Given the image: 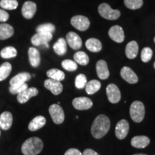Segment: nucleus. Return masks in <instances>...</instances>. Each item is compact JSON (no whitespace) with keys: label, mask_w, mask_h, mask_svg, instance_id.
<instances>
[{"label":"nucleus","mask_w":155,"mask_h":155,"mask_svg":"<svg viewBox=\"0 0 155 155\" xmlns=\"http://www.w3.org/2000/svg\"><path fill=\"white\" fill-rule=\"evenodd\" d=\"M124 5L130 9H138L143 5V0H124Z\"/></svg>","instance_id":"34"},{"label":"nucleus","mask_w":155,"mask_h":155,"mask_svg":"<svg viewBox=\"0 0 155 155\" xmlns=\"http://www.w3.org/2000/svg\"><path fill=\"white\" fill-rule=\"evenodd\" d=\"M86 47L89 51L98 53L102 49V44L98 39L90 38L86 42Z\"/></svg>","instance_id":"25"},{"label":"nucleus","mask_w":155,"mask_h":155,"mask_svg":"<svg viewBox=\"0 0 155 155\" xmlns=\"http://www.w3.org/2000/svg\"><path fill=\"white\" fill-rule=\"evenodd\" d=\"M44 86L48 90L51 91L54 95H59L63 91V86L61 81H58L53 79H48L45 81Z\"/></svg>","instance_id":"10"},{"label":"nucleus","mask_w":155,"mask_h":155,"mask_svg":"<svg viewBox=\"0 0 155 155\" xmlns=\"http://www.w3.org/2000/svg\"><path fill=\"white\" fill-rule=\"evenodd\" d=\"M108 35L111 38V40H113L114 42H122L124 40V30L119 25H115L112 28H110L108 31Z\"/></svg>","instance_id":"13"},{"label":"nucleus","mask_w":155,"mask_h":155,"mask_svg":"<svg viewBox=\"0 0 155 155\" xmlns=\"http://www.w3.org/2000/svg\"><path fill=\"white\" fill-rule=\"evenodd\" d=\"M53 38V35L50 33H38L32 37L31 39V42L33 45L40 46V45H45L48 44L50 40Z\"/></svg>","instance_id":"11"},{"label":"nucleus","mask_w":155,"mask_h":155,"mask_svg":"<svg viewBox=\"0 0 155 155\" xmlns=\"http://www.w3.org/2000/svg\"><path fill=\"white\" fill-rule=\"evenodd\" d=\"M96 72L98 78L101 80H106L109 77V71H108L107 63L105 61L100 60L96 63Z\"/></svg>","instance_id":"17"},{"label":"nucleus","mask_w":155,"mask_h":155,"mask_svg":"<svg viewBox=\"0 0 155 155\" xmlns=\"http://www.w3.org/2000/svg\"><path fill=\"white\" fill-rule=\"evenodd\" d=\"M28 88V84L25 83L21 85H17V86H10L9 87V92L12 94H19Z\"/></svg>","instance_id":"38"},{"label":"nucleus","mask_w":155,"mask_h":155,"mask_svg":"<svg viewBox=\"0 0 155 155\" xmlns=\"http://www.w3.org/2000/svg\"><path fill=\"white\" fill-rule=\"evenodd\" d=\"M73 106L77 110H88L93 106V102L86 97H78L73 101Z\"/></svg>","instance_id":"9"},{"label":"nucleus","mask_w":155,"mask_h":155,"mask_svg":"<svg viewBox=\"0 0 155 155\" xmlns=\"http://www.w3.org/2000/svg\"><path fill=\"white\" fill-rule=\"evenodd\" d=\"M98 12L101 16L108 20H115L119 18L121 13L117 9H113L108 4L103 3L98 7Z\"/></svg>","instance_id":"4"},{"label":"nucleus","mask_w":155,"mask_h":155,"mask_svg":"<svg viewBox=\"0 0 155 155\" xmlns=\"http://www.w3.org/2000/svg\"><path fill=\"white\" fill-rule=\"evenodd\" d=\"M12 71V65L9 63H4L0 66V81L5 80L9 76Z\"/></svg>","instance_id":"31"},{"label":"nucleus","mask_w":155,"mask_h":155,"mask_svg":"<svg viewBox=\"0 0 155 155\" xmlns=\"http://www.w3.org/2000/svg\"><path fill=\"white\" fill-rule=\"evenodd\" d=\"M129 130V124L126 119H121L118 122L116 126L115 134L119 139L126 138Z\"/></svg>","instance_id":"7"},{"label":"nucleus","mask_w":155,"mask_h":155,"mask_svg":"<svg viewBox=\"0 0 155 155\" xmlns=\"http://www.w3.org/2000/svg\"><path fill=\"white\" fill-rule=\"evenodd\" d=\"M130 116L131 119L136 123H140L145 116V107L142 102L136 101L130 106Z\"/></svg>","instance_id":"3"},{"label":"nucleus","mask_w":155,"mask_h":155,"mask_svg":"<svg viewBox=\"0 0 155 155\" xmlns=\"http://www.w3.org/2000/svg\"><path fill=\"white\" fill-rule=\"evenodd\" d=\"M154 68H155V62H154Z\"/></svg>","instance_id":"43"},{"label":"nucleus","mask_w":155,"mask_h":155,"mask_svg":"<svg viewBox=\"0 0 155 155\" xmlns=\"http://www.w3.org/2000/svg\"><path fill=\"white\" fill-rule=\"evenodd\" d=\"M139 46L136 41H131L126 47V55L129 59H134L138 55Z\"/></svg>","instance_id":"23"},{"label":"nucleus","mask_w":155,"mask_h":155,"mask_svg":"<svg viewBox=\"0 0 155 155\" xmlns=\"http://www.w3.org/2000/svg\"><path fill=\"white\" fill-rule=\"evenodd\" d=\"M14 34V29L8 24H0V40H7Z\"/></svg>","instance_id":"24"},{"label":"nucleus","mask_w":155,"mask_h":155,"mask_svg":"<svg viewBox=\"0 0 155 155\" xmlns=\"http://www.w3.org/2000/svg\"><path fill=\"white\" fill-rule=\"evenodd\" d=\"M46 119L44 116H38L35 118H34L30 123L29 124L28 129L31 131H35L39 130L45 125Z\"/></svg>","instance_id":"20"},{"label":"nucleus","mask_w":155,"mask_h":155,"mask_svg":"<svg viewBox=\"0 0 155 155\" xmlns=\"http://www.w3.org/2000/svg\"><path fill=\"white\" fill-rule=\"evenodd\" d=\"M154 42H155V38H154Z\"/></svg>","instance_id":"44"},{"label":"nucleus","mask_w":155,"mask_h":155,"mask_svg":"<svg viewBox=\"0 0 155 155\" xmlns=\"http://www.w3.org/2000/svg\"><path fill=\"white\" fill-rule=\"evenodd\" d=\"M66 42L73 50L80 49L82 46V40L78 35L74 32H70L66 35Z\"/></svg>","instance_id":"12"},{"label":"nucleus","mask_w":155,"mask_h":155,"mask_svg":"<svg viewBox=\"0 0 155 155\" xmlns=\"http://www.w3.org/2000/svg\"><path fill=\"white\" fill-rule=\"evenodd\" d=\"M153 55L152 50L150 48H144V49L141 50V59L144 63H147L152 59Z\"/></svg>","instance_id":"37"},{"label":"nucleus","mask_w":155,"mask_h":155,"mask_svg":"<svg viewBox=\"0 0 155 155\" xmlns=\"http://www.w3.org/2000/svg\"><path fill=\"white\" fill-rule=\"evenodd\" d=\"M38 94V90L36 88H28L20 94H17V101L19 104H25L32 97L36 96Z\"/></svg>","instance_id":"14"},{"label":"nucleus","mask_w":155,"mask_h":155,"mask_svg":"<svg viewBox=\"0 0 155 155\" xmlns=\"http://www.w3.org/2000/svg\"><path fill=\"white\" fill-rule=\"evenodd\" d=\"M48 77L50 79H53V80H55L58 81H63L65 79V73L61 70H58L56 68L50 69L49 71H48L47 72Z\"/></svg>","instance_id":"28"},{"label":"nucleus","mask_w":155,"mask_h":155,"mask_svg":"<svg viewBox=\"0 0 155 155\" xmlns=\"http://www.w3.org/2000/svg\"><path fill=\"white\" fill-rule=\"evenodd\" d=\"M0 134H1V131H0Z\"/></svg>","instance_id":"45"},{"label":"nucleus","mask_w":155,"mask_h":155,"mask_svg":"<svg viewBox=\"0 0 155 155\" xmlns=\"http://www.w3.org/2000/svg\"><path fill=\"white\" fill-rule=\"evenodd\" d=\"M9 19V14L4 9H0V22H6Z\"/></svg>","instance_id":"39"},{"label":"nucleus","mask_w":155,"mask_h":155,"mask_svg":"<svg viewBox=\"0 0 155 155\" xmlns=\"http://www.w3.org/2000/svg\"><path fill=\"white\" fill-rule=\"evenodd\" d=\"M43 142L38 137H31L27 139L22 146V154L24 155H37L42 152Z\"/></svg>","instance_id":"2"},{"label":"nucleus","mask_w":155,"mask_h":155,"mask_svg":"<svg viewBox=\"0 0 155 155\" xmlns=\"http://www.w3.org/2000/svg\"><path fill=\"white\" fill-rule=\"evenodd\" d=\"M12 114L9 111H5L0 115V128L3 130H8L12 125Z\"/></svg>","instance_id":"18"},{"label":"nucleus","mask_w":155,"mask_h":155,"mask_svg":"<svg viewBox=\"0 0 155 155\" xmlns=\"http://www.w3.org/2000/svg\"><path fill=\"white\" fill-rule=\"evenodd\" d=\"M71 25L80 31H86L90 26V21L86 17L82 15H76L71 19Z\"/></svg>","instance_id":"6"},{"label":"nucleus","mask_w":155,"mask_h":155,"mask_svg":"<svg viewBox=\"0 0 155 155\" xmlns=\"http://www.w3.org/2000/svg\"><path fill=\"white\" fill-rule=\"evenodd\" d=\"M134 155H147L145 154H134Z\"/></svg>","instance_id":"42"},{"label":"nucleus","mask_w":155,"mask_h":155,"mask_svg":"<svg viewBox=\"0 0 155 155\" xmlns=\"http://www.w3.org/2000/svg\"><path fill=\"white\" fill-rule=\"evenodd\" d=\"M62 67L68 71H75L78 68V65L75 61L71 60H65L62 62Z\"/></svg>","instance_id":"36"},{"label":"nucleus","mask_w":155,"mask_h":155,"mask_svg":"<svg viewBox=\"0 0 155 155\" xmlns=\"http://www.w3.org/2000/svg\"><path fill=\"white\" fill-rule=\"evenodd\" d=\"M110 120L108 116L101 114L95 119L91 127V134L94 138L101 139L110 129Z\"/></svg>","instance_id":"1"},{"label":"nucleus","mask_w":155,"mask_h":155,"mask_svg":"<svg viewBox=\"0 0 155 155\" xmlns=\"http://www.w3.org/2000/svg\"><path fill=\"white\" fill-rule=\"evenodd\" d=\"M53 50L58 55H64L67 52V42L65 39L60 38L54 44Z\"/></svg>","instance_id":"26"},{"label":"nucleus","mask_w":155,"mask_h":155,"mask_svg":"<svg viewBox=\"0 0 155 155\" xmlns=\"http://www.w3.org/2000/svg\"><path fill=\"white\" fill-rule=\"evenodd\" d=\"M17 55V51L14 47L8 46L6 47L1 50L0 52V55L2 58L5 59H9V58H15Z\"/></svg>","instance_id":"30"},{"label":"nucleus","mask_w":155,"mask_h":155,"mask_svg":"<svg viewBox=\"0 0 155 155\" xmlns=\"http://www.w3.org/2000/svg\"><path fill=\"white\" fill-rule=\"evenodd\" d=\"M87 83L86 76L84 74H79L75 78V87L78 89H82L86 87Z\"/></svg>","instance_id":"35"},{"label":"nucleus","mask_w":155,"mask_h":155,"mask_svg":"<svg viewBox=\"0 0 155 155\" xmlns=\"http://www.w3.org/2000/svg\"><path fill=\"white\" fill-rule=\"evenodd\" d=\"M83 155H99V154H98V153L95 152L94 150H91V149H86L83 152Z\"/></svg>","instance_id":"41"},{"label":"nucleus","mask_w":155,"mask_h":155,"mask_svg":"<svg viewBox=\"0 0 155 155\" xmlns=\"http://www.w3.org/2000/svg\"><path fill=\"white\" fill-rule=\"evenodd\" d=\"M106 94H107L108 101L112 104H116L121 100V92L118 86L115 84H109L106 88Z\"/></svg>","instance_id":"8"},{"label":"nucleus","mask_w":155,"mask_h":155,"mask_svg":"<svg viewBox=\"0 0 155 155\" xmlns=\"http://www.w3.org/2000/svg\"><path fill=\"white\" fill-rule=\"evenodd\" d=\"M74 61L76 63L81 65H86L89 63V58L86 53L83 51H78L75 53Z\"/></svg>","instance_id":"29"},{"label":"nucleus","mask_w":155,"mask_h":155,"mask_svg":"<svg viewBox=\"0 0 155 155\" xmlns=\"http://www.w3.org/2000/svg\"><path fill=\"white\" fill-rule=\"evenodd\" d=\"M64 155H83L80 151L77 149H69Z\"/></svg>","instance_id":"40"},{"label":"nucleus","mask_w":155,"mask_h":155,"mask_svg":"<svg viewBox=\"0 0 155 155\" xmlns=\"http://www.w3.org/2000/svg\"><path fill=\"white\" fill-rule=\"evenodd\" d=\"M37 11L36 4L32 2H26L24 3L22 8V14L26 19H31L34 17Z\"/></svg>","instance_id":"16"},{"label":"nucleus","mask_w":155,"mask_h":155,"mask_svg":"<svg viewBox=\"0 0 155 155\" xmlns=\"http://www.w3.org/2000/svg\"><path fill=\"white\" fill-rule=\"evenodd\" d=\"M29 59L30 63L32 67H38L40 64L41 58H40V54L39 53L38 50L35 48H30L28 50Z\"/></svg>","instance_id":"22"},{"label":"nucleus","mask_w":155,"mask_h":155,"mask_svg":"<svg viewBox=\"0 0 155 155\" xmlns=\"http://www.w3.org/2000/svg\"><path fill=\"white\" fill-rule=\"evenodd\" d=\"M101 84L98 81L91 80L86 83V91L89 95H93L99 91Z\"/></svg>","instance_id":"27"},{"label":"nucleus","mask_w":155,"mask_h":155,"mask_svg":"<svg viewBox=\"0 0 155 155\" xmlns=\"http://www.w3.org/2000/svg\"><path fill=\"white\" fill-rule=\"evenodd\" d=\"M49 113L53 122L56 124H61L65 119L63 109L59 104H53L50 106Z\"/></svg>","instance_id":"5"},{"label":"nucleus","mask_w":155,"mask_h":155,"mask_svg":"<svg viewBox=\"0 0 155 155\" xmlns=\"http://www.w3.org/2000/svg\"><path fill=\"white\" fill-rule=\"evenodd\" d=\"M150 139L146 136H137L133 137L131 141V146L139 149L145 148L150 144Z\"/></svg>","instance_id":"19"},{"label":"nucleus","mask_w":155,"mask_h":155,"mask_svg":"<svg viewBox=\"0 0 155 155\" xmlns=\"http://www.w3.org/2000/svg\"><path fill=\"white\" fill-rule=\"evenodd\" d=\"M30 78L31 75L29 73H20L11 79L9 81V84H10V86L21 85L25 83L27 81H30Z\"/></svg>","instance_id":"21"},{"label":"nucleus","mask_w":155,"mask_h":155,"mask_svg":"<svg viewBox=\"0 0 155 155\" xmlns=\"http://www.w3.org/2000/svg\"><path fill=\"white\" fill-rule=\"evenodd\" d=\"M55 30V25L51 23H46L39 25L37 28L36 31L38 33H53Z\"/></svg>","instance_id":"32"},{"label":"nucleus","mask_w":155,"mask_h":155,"mask_svg":"<svg viewBox=\"0 0 155 155\" xmlns=\"http://www.w3.org/2000/svg\"><path fill=\"white\" fill-rule=\"evenodd\" d=\"M0 6L7 10H13L18 7V2L17 0H1Z\"/></svg>","instance_id":"33"},{"label":"nucleus","mask_w":155,"mask_h":155,"mask_svg":"<svg viewBox=\"0 0 155 155\" xmlns=\"http://www.w3.org/2000/svg\"><path fill=\"white\" fill-rule=\"evenodd\" d=\"M121 76L124 80L131 84H134L138 82V77L136 73L129 67H124L121 70Z\"/></svg>","instance_id":"15"}]
</instances>
